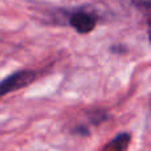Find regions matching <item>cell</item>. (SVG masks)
Segmentation results:
<instances>
[{
  "mask_svg": "<svg viewBox=\"0 0 151 151\" xmlns=\"http://www.w3.org/2000/svg\"><path fill=\"white\" fill-rule=\"evenodd\" d=\"M36 78V74L32 70H20L16 73L5 77L3 81H0V97L11 93V91L23 89L32 83Z\"/></svg>",
  "mask_w": 151,
  "mask_h": 151,
  "instance_id": "1",
  "label": "cell"
},
{
  "mask_svg": "<svg viewBox=\"0 0 151 151\" xmlns=\"http://www.w3.org/2000/svg\"><path fill=\"white\" fill-rule=\"evenodd\" d=\"M69 24L74 28L78 33L86 35L90 33L97 25V17L93 13L85 12V11H77L69 19Z\"/></svg>",
  "mask_w": 151,
  "mask_h": 151,
  "instance_id": "2",
  "label": "cell"
},
{
  "mask_svg": "<svg viewBox=\"0 0 151 151\" xmlns=\"http://www.w3.org/2000/svg\"><path fill=\"white\" fill-rule=\"evenodd\" d=\"M130 3L141 9H151V0H130Z\"/></svg>",
  "mask_w": 151,
  "mask_h": 151,
  "instance_id": "3",
  "label": "cell"
},
{
  "mask_svg": "<svg viewBox=\"0 0 151 151\" xmlns=\"http://www.w3.org/2000/svg\"><path fill=\"white\" fill-rule=\"evenodd\" d=\"M147 29H149V37L151 40V9L149 11V19H147Z\"/></svg>",
  "mask_w": 151,
  "mask_h": 151,
  "instance_id": "4",
  "label": "cell"
},
{
  "mask_svg": "<svg viewBox=\"0 0 151 151\" xmlns=\"http://www.w3.org/2000/svg\"><path fill=\"white\" fill-rule=\"evenodd\" d=\"M104 151H117V150H115L114 147H113L109 143V145H107V146H106V147H105V149H104Z\"/></svg>",
  "mask_w": 151,
  "mask_h": 151,
  "instance_id": "5",
  "label": "cell"
}]
</instances>
